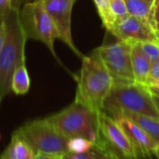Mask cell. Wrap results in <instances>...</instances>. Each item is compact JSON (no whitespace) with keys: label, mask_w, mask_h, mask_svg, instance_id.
<instances>
[{"label":"cell","mask_w":159,"mask_h":159,"mask_svg":"<svg viewBox=\"0 0 159 159\" xmlns=\"http://www.w3.org/2000/svg\"><path fill=\"white\" fill-rule=\"evenodd\" d=\"M95 142L83 138H75L68 141V150L70 152L84 153L91 150Z\"/></svg>","instance_id":"19"},{"label":"cell","mask_w":159,"mask_h":159,"mask_svg":"<svg viewBox=\"0 0 159 159\" xmlns=\"http://www.w3.org/2000/svg\"><path fill=\"white\" fill-rule=\"evenodd\" d=\"M6 37L0 52V97L11 92V78L16 68L25 63L27 37L20 21V8L12 7L5 19Z\"/></svg>","instance_id":"2"},{"label":"cell","mask_w":159,"mask_h":159,"mask_svg":"<svg viewBox=\"0 0 159 159\" xmlns=\"http://www.w3.org/2000/svg\"><path fill=\"white\" fill-rule=\"evenodd\" d=\"M152 86H156V87H158L159 88V79L158 80H157V81L152 84Z\"/></svg>","instance_id":"33"},{"label":"cell","mask_w":159,"mask_h":159,"mask_svg":"<svg viewBox=\"0 0 159 159\" xmlns=\"http://www.w3.org/2000/svg\"><path fill=\"white\" fill-rule=\"evenodd\" d=\"M154 23H155V29L159 30V5L156 3L154 7Z\"/></svg>","instance_id":"25"},{"label":"cell","mask_w":159,"mask_h":159,"mask_svg":"<svg viewBox=\"0 0 159 159\" xmlns=\"http://www.w3.org/2000/svg\"><path fill=\"white\" fill-rule=\"evenodd\" d=\"M31 85V80L27 71L25 63L20 64L14 71L11 78V92L21 96L28 93Z\"/></svg>","instance_id":"16"},{"label":"cell","mask_w":159,"mask_h":159,"mask_svg":"<svg viewBox=\"0 0 159 159\" xmlns=\"http://www.w3.org/2000/svg\"><path fill=\"white\" fill-rule=\"evenodd\" d=\"M100 139L124 159H137L138 153L118 123L104 112L99 113Z\"/></svg>","instance_id":"8"},{"label":"cell","mask_w":159,"mask_h":159,"mask_svg":"<svg viewBox=\"0 0 159 159\" xmlns=\"http://www.w3.org/2000/svg\"><path fill=\"white\" fill-rule=\"evenodd\" d=\"M147 87H148V90L150 91V93H151L153 96L159 97V88L158 87L152 86V85H148Z\"/></svg>","instance_id":"29"},{"label":"cell","mask_w":159,"mask_h":159,"mask_svg":"<svg viewBox=\"0 0 159 159\" xmlns=\"http://www.w3.org/2000/svg\"><path fill=\"white\" fill-rule=\"evenodd\" d=\"M2 99H3V98H2V97H0V104H1V101H2Z\"/></svg>","instance_id":"35"},{"label":"cell","mask_w":159,"mask_h":159,"mask_svg":"<svg viewBox=\"0 0 159 159\" xmlns=\"http://www.w3.org/2000/svg\"><path fill=\"white\" fill-rule=\"evenodd\" d=\"M31 1H34V0H11V3H12V7L20 8L22 7V5H24L25 3L31 2Z\"/></svg>","instance_id":"28"},{"label":"cell","mask_w":159,"mask_h":159,"mask_svg":"<svg viewBox=\"0 0 159 159\" xmlns=\"http://www.w3.org/2000/svg\"><path fill=\"white\" fill-rule=\"evenodd\" d=\"M58 159H61V157H59V158H58Z\"/></svg>","instance_id":"36"},{"label":"cell","mask_w":159,"mask_h":159,"mask_svg":"<svg viewBox=\"0 0 159 159\" xmlns=\"http://www.w3.org/2000/svg\"><path fill=\"white\" fill-rule=\"evenodd\" d=\"M152 96H153V95H152ZM153 100H154V102H155V105H156L157 111L159 112V97L153 96Z\"/></svg>","instance_id":"30"},{"label":"cell","mask_w":159,"mask_h":159,"mask_svg":"<svg viewBox=\"0 0 159 159\" xmlns=\"http://www.w3.org/2000/svg\"><path fill=\"white\" fill-rule=\"evenodd\" d=\"M46 119L68 140L83 138L97 142L100 139L99 113L76 101Z\"/></svg>","instance_id":"4"},{"label":"cell","mask_w":159,"mask_h":159,"mask_svg":"<svg viewBox=\"0 0 159 159\" xmlns=\"http://www.w3.org/2000/svg\"><path fill=\"white\" fill-rule=\"evenodd\" d=\"M113 86V79L94 50L82 57V66L77 78L75 101L81 103L96 113L103 110L105 99Z\"/></svg>","instance_id":"1"},{"label":"cell","mask_w":159,"mask_h":159,"mask_svg":"<svg viewBox=\"0 0 159 159\" xmlns=\"http://www.w3.org/2000/svg\"><path fill=\"white\" fill-rule=\"evenodd\" d=\"M110 7L116 19L128 15V10L126 7L125 0H109Z\"/></svg>","instance_id":"21"},{"label":"cell","mask_w":159,"mask_h":159,"mask_svg":"<svg viewBox=\"0 0 159 159\" xmlns=\"http://www.w3.org/2000/svg\"><path fill=\"white\" fill-rule=\"evenodd\" d=\"M20 21L27 39L43 42L58 59L54 41L60 39L59 34L44 7L43 0H34L22 5L20 8Z\"/></svg>","instance_id":"6"},{"label":"cell","mask_w":159,"mask_h":159,"mask_svg":"<svg viewBox=\"0 0 159 159\" xmlns=\"http://www.w3.org/2000/svg\"><path fill=\"white\" fill-rule=\"evenodd\" d=\"M142 49L150 60L151 64L159 59V43L157 41L141 42Z\"/></svg>","instance_id":"20"},{"label":"cell","mask_w":159,"mask_h":159,"mask_svg":"<svg viewBox=\"0 0 159 159\" xmlns=\"http://www.w3.org/2000/svg\"><path fill=\"white\" fill-rule=\"evenodd\" d=\"M12 7L11 0H0V23H2Z\"/></svg>","instance_id":"24"},{"label":"cell","mask_w":159,"mask_h":159,"mask_svg":"<svg viewBox=\"0 0 159 159\" xmlns=\"http://www.w3.org/2000/svg\"><path fill=\"white\" fill-rule=\"evenodd\" d=\"M118 115H122L135 123L159 143V119L129 112H119L113 114L111 117L115 118Z\"/></svg>","instance_id":"14"},{"label":"cell","mask_w":159,"mask_h":159,"mask_svg":"<svg viewBox=\"0 0 159 159\" xmlns=\"http://www.w3.org/2000/svg\"><path fill=\"white\" fill-rule=\"evenodd\" d=\"M109 32L117 37L118 40L130 43L157 41L155 31L143 22L130 14L116 19Z\"/></svg>","instance_id":"10"},{"label":"cell","mask_w":159,"mask_h":159,"mask_svg":"<svg viewBox=\"0 0 159 159\" xmlns=\"http://www.w3.org/2000/svg\"><path fill=\"white\" fill-rule=\"evenodd\" d=\"M131 46L130 42L118 40L116 43L95 49L112 77L113 82H135L131 62Z\"/></svg>","instance_id":"7"},{"label":"cell","mask_w":159,"mask_h":159,"mask_svg":"<svg viewBox=\"0 0 159 159\" xmlns=\"http://www.w3.org/2000/svg\"><path fill=\"white\" fill-rule=\"evenodd\" d=\"M114 119L122 127L129 140L136 149L138 155L151 156L155 154L159 146V143L152 137H150L144 130L122 115H118Z\"/></svg>","instance_id":"11"},{"label":"cell","mask_w":159,"mask_h":159,"mask_svg":"<svg viewBox=\"0 0 159 159\" xmlns=\"http://www.w3.org/2000/svg\"><path fill=\"white\" fill-rule=\"evenodd\" d=\"M35 154L61 156L68 152V139L61 135L46 118L26 123L16 131Z\"/></svg>","instance_id":"5"},{"label":"cell","mask_w":159,"mask_h":159,"mask_svg":"<svg viewBox=\"0 0 159 159\" xmlns=\"http://www.w3.org/2000/svg\"><path fill=\"white\" fill-rule=\"evenodd\" d=\"M34 153L30 146L13 132L9 144L0 155V159H33Z\"/></svg>","instance_id":"15"},{"label":"cell","mask_w":159,"mask_h":159,"mask_svg":"<svg viewBox=\"0 0 159 159\" xmlns=\"http://www.w3.org/2000/svg\"><path fill=\"white\" fill-rule=\"evenodd\" d=\"M102 112L109 116L119 112H129L159 119V112L147 85L136 82H113Z\"/></svg>","instance_id":"3"},{"label":"cell","mask_w":159,"mask_h":159,"mask_svg":"<svg viewBox=\"0 0 159 159\" xmlns=\"http://www.w3.org/2000/svg\"><path fill=\"white\" fill-rule=\"evenodd\" d=\"M5 37H6V25L5 22L0 23V52L2 50L4 41H5Z\"/></svg>","instance_id":"27"},{"label":"cell","mask_w":159,"mask_h":159,"mask_svg":"<svg viewBox=\"0 0 159 159\" xmlns=\"http://www.w3.org/2000/svg\"><path fill=\"white\" fill-rule=\"evenodd\" d=\"M155 36H156L157 41L159 43V30H156V31H155Z\"/></svg>","instance_id":"31"},{"label":"cell","mask_w":159,"mask_h":159,"mask_svg":"<svg viewBox=\"0 0 159 159\" xmlns=\"http://www.w3.org/2000/svg\"><path fill=\"white\" fill-rule=\"evenodd\" d=\"M128 13L138 18L154 31V7L156 0H125Z\"/></svg>","instance_id":"13"},{"label":"cell","mask_w":159,"mask_h":159,"mask_svg":"<svg viewBox=\"0 0 159 159\" xmlns=\"http://www.w3.org/2000/svg\"><path fill=\"white\" fill-rule=\"evenodd\" d=\"M156 4H157V5H159V0H156Z\"/></svg>","instance_id":"34"},{"label":"cell","mask_w":159,"mask_h":159,"mask_svg":"<svg viewBox=\"0 0 159 159\" xmlns=\"http://www.w3.org/2000/svg\"><path fill=\"white\" fill-rule=\"evenodd\" d=\"M61 156H54V155H49V154H45V153H37L34 155L33 159H58Z\"/></svg>","instance_id":"26"},{"label":"cell","mask_w":159,"mask_h":159,"mask_svg":"<svg viewBox=\"0 0 159 159\" xmlns=\"http://www.w3.org/2000/svg\"><path fill=\"white\" fill-rule=\"evenodd\" d=\"M75 0H43L44 7L52 20L61 40H62L76 55L83 57L75 47L72 37V10Z\"/></svg>","instance_id":"9"},{"label":"cell","mask_w":159,"mask_h":159,"mask_svg":"<svg viewBox=\"0 0 159 159\" xmlns=\"http://www.w3.org/2000/svg\"><path fill=\"white\" fill-rule=\"evenodd\" d=\"M93 1L96 5L98 13L100 15V18L102 19L103 26L106 28L107 31H109L116 20V18L115 17V15L111 10L109 0H93Z\"/></svg>","instance_id":"17"},{"label":"cell","mask_w":159,"mask_h":159,"mask_svg":"<svg viewBox=\"0 0 159 159\" xmlns=\"http://www.w3.org/2000/svg\"><path fill=\"white\" fill-rule=\"evenodd\" d=\"M94 159H122L112 149H110L101 139L93 146Z\"/></svg>","instance_id":"18"},{"label":"cell","mask_w":159,"mask_h":159,"mask_svg":"<svg viewBox=\"0 0 159 159\" xmlns=\"http://www.w3.org/2000/svg\"><path fill=\"white\" fill-rule=\"evenodd\" d=\"M159 79V59L151 64L150 71L147 77L146 85H152L157 80Z\"/></svg>","instance_id":"23"},{"label":"cell","mask_w":159,"mask_h":159,"mask_svg":"<svg viewBox=\"0 0 159 159\" xmlns=\"http://www.w3.org/2000/svg\"><path fill=\"white\" fill-rule=\"evenodd\" d=\"M154 156H155V157H156L157 159H159V146L157 147V149L156 150V152H155Z\"/></svg>","instance_id":"32"},{"label":"cell","mask_w":159,"mask_h":159,"mask_svg":"<svg viewBox=\"0 0 159 159\" xmlns=\"http://www.w3.org/2000/svg\"><path fill=\"white\" fill-rule=\"evenodd\" d=\"M131 62L135 82L146 85L151 62L142 49L141 42H133L131 46Z\"/></svg>","instance_id":"12"},{"label":"cell","mask_w":159,"mask_h":159,"mask_svg":"<svg viewBox=\"0 0 159 159\" xmlns=\"http://www.w3.org/2000/svg\"><path fill=\"white\" fill-rule=\"evenodd\" d=\"M61 159H94V151L93 148L84 153H75L68 151L61 156Z\"/></svg>","instance_id":"22"}]
</instances>
